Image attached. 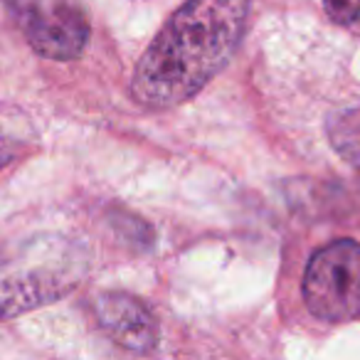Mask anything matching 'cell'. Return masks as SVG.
I'll list each match as a JSON object with an SVG mask.
<instances>
[{
    "instance_id": "obj_1",
    "label": "cell",
    "mask_w": 360,
    "mask_h": 360,
    "mask_svg": "<svg viewBox=\"0 0 360 360\" xmlns=\"http://www.w3.org/2000/svg\"><path fill=\"white\" fill-rule=\"evenodd\" d=\"M250 0H186L165 20L131 77V94L148 109L178 106L210 84L235 57Z\"/></svg>"
},
{
    "instance_id": "obj_2",
    "label": "cell",
    "mask_w": 360,
    "mask_h": 360,
    "mask_svg": "<svg viewBox=\"0 0 360 360\" xmlns=\"http://www.w3.org/2000/svg\"><path fill=\"white\" fill-rule=\"evenodd\" d=\"M86 271L89 250L67 235L42 232L0 245V321L65 299Z\"/></svg>"
},
{
    "instance_id": "obj_3",
    "label": "cell",
    "mask_w": 360,
    "mask_h": 360,
    "mask_svg": "<svg viewBox=\"0 0 360 360\" xmlns=\"http://www.w3.org/2000/svg\"><path fill=\"white\" fill-rule=\"evenodd\" d=\"M301 296L309 314L326 323L360 319V242L335 240L321 247L306 264Z\"/></svg>"
},
{
    "instance_id": "obj_4",
    "label": "cell",
    "mask_w": 360,
    "mask_h": 360,
    "mask_svg": "<svg viewBox=\"0 0 360 360\" xmlns=\"http://www.w3.org/2000/svg\"><path fill=\"white\" fill-rule=\"evenodd\" d=\"M27 45L45 60L72 62L89 45V15L79 0H8Z\"/></svg>"
},
{
    "instance_id": "obj_5",
    "label": "cell",
    "mask_w": 360,
    "mask_h": 360,
    "mask_svg": "<svg viewBox=\"0 0 360 360\" xmlns=\"http://www.w3.org/2000/svg\"><path fill=\"white\" fill-rule=\"evenodd\" d=\"M94 314L114 343L131 353H150L158 345L160 328L153 311L126 291H106L96 296Z\"/></svg>"
},
{
    "instance_id": "obj_6",
    "label": "cell",
    "mask_w": 360,
    "mask_h": 360,
    "mask_svg": "<svg viewBox=\"0 0 360 360\" xmlns=\"http://www.w3.org/2000/svg\"><path fill=\"white\" fill-rule=\"evenodd\" d=\"M328 136L333 148L355 168H360V106L333 116L328 124Z\"/></svg>"
},
{
    "instance_id": "obj_7",
    "label": "cell",
    "mask_w": 360,
    "mask_h": 360,
    "mask_svg": "<svg viewBox=\"0 0 360 360\" xmlns=\"http://www.w3.org/2000/svg\"><path fill=\"white\" fill-rule=\"evenodd\" d=\"M323 11L335 25L345 30H360V0H321Z\"/></svg>"
},
{
    "instance_id": "obj_8",
    "label": "cell",
    "mask_w": 360,
    "mask_h": 360,
    "mask_svg": "<svg viewBox=\"0 0 360 360\" xmlns=\"http://www.w3.org/2000/svg\"><path fill=\"white\" fill-rule=\"evenodd\" d=\"M13 158H15V143H13V141L0 131V170L6 168Z\"/></svg>"
}]
</instances>
